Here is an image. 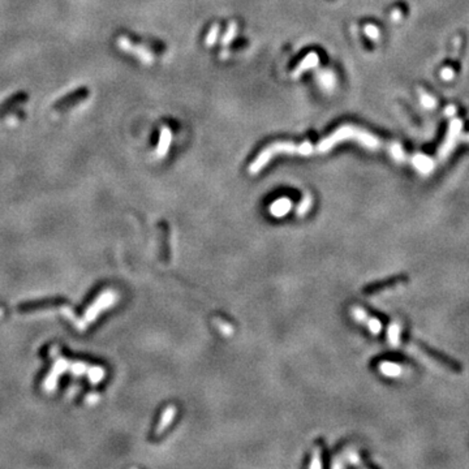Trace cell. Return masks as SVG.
<instances>
[{"label": "cell", "mask_w": 469, "mask_h": 469, "mask_svg": "<svg viewBox=\"0 0 469 469\" xmlns=\"http://www.w3.org/2000/svg\"><path fill=\"white\" fill-rule=\"evenodd\" d=\"M119 47H120L121 50L127 51L129 54H133L134 56L140 59L142 64H148L150 66L153 62H154V56L148 48H145L142 46H134L128 38H124V37H121L119 38Z\"/></svg>", "instance_id": "3"}, {"label": "cell", "mask_w": 469, "mask_h": 469, "mask_svg": "<svg viewBox=\"0 0 469 469\" xmlns=\"http://www.w3.org/2000/svg\"><path fill=\"white\" fill-rule=\"evenodd\" d=\"M292 209V201L287 197L278 198L276 201H274L268 207V213L271 214L272 217L275 218H283L286 217Z\"/></svg>", "instance_id": "4"}, {"label": "cell", "mask_w": 469, "mask_h": 469, "mask_svg": "<svg viewBox=\"0 0 469 469\" xmlns=\"http://www.w3.org/2000/svg\"><path fill=\"white\" fill-rule=\"evenodd\" d=\"M315 153V146L311 142H303V144H292V142H276L265 149L264 152L258 154L254 162L250 163L249 166V172L252 175L258 174L261 170H264V167L268 164L271 158L276 154H297V156H308Z\"/></svg>", "instance_id": "1"}, {"label": "cell", "mask_w": 469, "mask_h": 469, "mask_svg": "<svg viewBox=\"0 0 469 469\" xmlns=\"http://www.w3.org/2000/svg\"><path fill=\"white\" fill-rule=\"evenodd\" d=\"M309 468L311 469H317V468H322V462H321V448H315L312 455V460L311 464H309Z\"/></svg>", "instance_id": "15"}, {"label": "cell", "mask_w": 469, "mask_h": 469, "mask_svg": "<svg viewBox=\"0 0 469 469\" xmlns=\"http://www.w3.org/2000/svg\"><path fill=\"white\" fill-rule=\"evenodd\" d=\"M312 205H313V197L309 193L304 194L303 200L300 201V203L296 207V215L297 217H304L309 213Z\"/></svg>", "instance_id": "11"}, {"label": "cell", "mask_w": 469, "mask_h": 469, "mask_svg": "<svg viewBox=\"0 0 469 469\" xmlns=\"http://www.w3.org/2000/svg\"><path fill=\"white\" fill-rule=\"evenodd\" d=\"M380 372L386 377L390 378H398L402 376L403 373V368L396 362H391V361H382L380 364Z\"/></svg>", "instance_id": "9"}, {"label": "cell", "mask_w": 469, "mask_h": 469, "mask_svg": "<svg viewBox=\"0 0 469 469\" xmlns=\"http://www.w3.org/2000/svg\"><path fill=\"white\" fill-rule=\"evenodd\" d=\"M318 64H319V56H318L315 52H311V54H308L305 58L303 59V62L300 63L297 68H296L293 72H292V77L293 78H299L304 72H307L309 69H314V68H317Z\"/></svg>", "instance_id": "6"}, {"label": "cell", "mask_w": 469, "mask_h": 469, "mask_svg": "<svg viewBox=\"0 0 469 469\" xmlns=\"http://www.w3.org/2000/svg\"><path fill=\"white\" fill-rule=\"evenodd\" d=\"M236 34H237L236 22H231L228 25V27H227L225 34L223 35V38H222V45H223V46H228L229 43L233 41V38L236 37Z\"/></svg>", "instance_id": "13"}, {"label": "cell", "mask_w": 469, "mask_h": 469, "mask_svg": "<svg viewBox=\"0 0 469 469\" xmlns=\"http://www.w3.org/2000/svg\"><path fill=\"white\" fill-rule=\"evenodd\" d=\"M400 335H402V326L396 322H392L387 329V340L392 347L399 345Z\"/></svg>", "instance_id": "10"}, {"label": "cell", "mask_w": 469, "mask_h": 469, "mask_svg": "<svg viewBox=\"0 0 469 469\" xmlns=\"http://www.w3.org/2000/svg\"><path fill=\"white\" fill-rule=\"evenodd\" d=\"M215 325H217L219 331H221L224 336H231L233 334V327L229 325V323H227V322L222 321V319H215Z\"/></svg>", "instance_id": "14"}, {"label": "cell", "mask_w": 469, "mask_h": 469, "mask_svg": "<svg viewBox=\"0 0 469 469\" xmlns=\"http://www.w3.org/2000/svg\"><path fill=\"white\" fill-rule=\"evenodd\" d=\"M365 33L370 37V38H377L378 37V29L373 25H368L365 27Z\"/></svg>", "instance_id": "16"}, {"label": "cell", "mask_w": 469, "mask_h": 469, "mask_svg": "<svg viewBox=\"0 0 469 469\" xmlns=\"http://www.w3.org/2000/svg\"><path fill=\"white\" fill-rule=\"evenodd\" d=\"M228 58V51H223V54H222V59Z\"/></svg>", "instance_id": "17"}, {"label": "cell", "mask_w": 469, "mask_h": 469, "mask_svg": "<svg viewBox=\"0 0 469 469\" xmlns=\"http://www.w3.org/2000/svg\"><path fill=\"white\" fill-rule=\"evenodd\" d=\"M219 30H221V27H219L218 23H214L213 26L210 27L209 33H207V35H206V38H205L206 46L211 47L217 43L218 37H219Z\"/></svg>", "instance_id": "12"}, {"label": "cell", "mask_w": 469, "mask_h": 469, "mask_svg": "<svg viewBox=\"0 0 469 469\" xmlns=\"http://www.w3.org/2000/svg\"><path fill=\"white\" fill-rule=\"evenodd\" d=\"M317 81L321 86L322 90H325L327 93L333 91L336 85V76L333 70L330 69H322L317 72Z\"/></svg>", "instance_id": "7"}, {"label": "cell", "mask_w": 469, "mask_h": 469, "mask_svg": "<svg viewBox=\"0 0 469 469\" xmlns=\"http://www.w3.org/2000/svg\"><path fill=\"white\" fill-rule=\"evenodd\" d=\"M351 315L353 317V319H356L357 322H360V323L366 326L373 335H378V334L382 331V323H380V319L370 317V315L366 313V311L362 309L361 307H353L352 309H351Z\"/></svg>", "instance_id": "2"}, {"label": "cell", "mask_w": 469, "mask_h": 469, "mask_svg": "<svg viewBox=\"0 0 469 469\" xmlns=\"http://www.w3.org/2000/svg\"><path fill=\"white\" fill-rule=\"evenodd\" d=\"M175 416H176V408L174 405H168V407L162 412V416H160V420H159L158 425L156 427V434L160 435L162 433L168 429L172 421H174Z\"/></svg>", "instance_id": "8"}, {"label": "cell", "mask_w": 469, "mask_h": 469, "mask_svg": "<svg viewBox=\"0 0 469 469\" xmlns=\"http://www.w3.org/2000/svg\"><path fill=\"white\" fill-rule=\"evenodd\" d=\"M171 142H172V132H171L170 128L163 127L162 131H160L158 148H156V158L162 159L166 156V154H168V152H170Z\"/></svg>", "instance_id": "5"}]
</instances>
